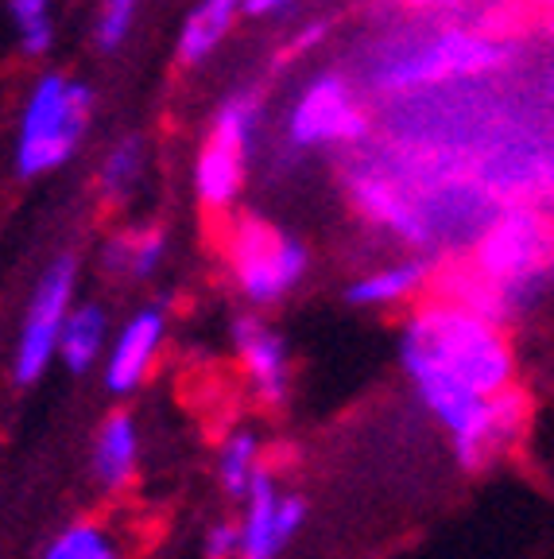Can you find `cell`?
I'll return each mask as SVG.
<instances>
[{
	"mask_svg": "<svg viewBox=\"0 0 554 559\" xmlns=\"http://www.w3.org/2000/svg\"><path fill=\"white\" fill-rule=\"evenodd\" d=\"M113 338V323H109V311L94 299H79L70 307L67 323H62V338H59V354L55 358L67 366V373L86 377L94 366L105 361V349Z\"/></svg>",
	"mask_w": 554,
	"mask_h": 559,
	"instance_id": "obj_13",
	"label": "cell"
},
{
	"mask_svg": "<svg viewBox=\"0 0 554 559\" xmlns=\"http://www.w3.org/2000/svg\"><path fill=\"white\" fill-rule=\"evenodd\" d=\"M136 9H140V0H101L97 24H94V39L101 51H117V47L129 39L132 24H136Z\"/></svg>",
	"mask_w": 554,
	"mask_h": 559,
	"instance_id": "obj_22",
	"label": "cell"
},
{
	"mask_svg": "<svg viewBox=\"0 0 554 559\" xmlns=\"http://www.w3.org/2000/svg\"><path fill=\"white\" fill-rule=\"evenodd\" d=\"M39 559H132L129 540L113 521L105 516H79L62 524L59 533L47 540Z\"/></svg>",
	"mask_w": 554,
	"mask_h": 559,
	"instance_id": "obj_17",
	"label": "cell"
},
{
	"mask_svg": "<svg viewBox=\"0 0 554 559\" xmlns=\"http://www.w3.org/2000/svg\"><path fill=\"white\" fill-rule=\"evenodd\" d=\"M369 132L361 102L338 70H322L306 82L287 114V140L294 148H322V144H353Z\"/></svg>",
	"mask_w": 554,
	"mask_h": 559,
	"instance_id": "obj_6",
	"label": "cell"
},
{
	"mask_svg": "<svg viewBox=\"0 0 554 559\" xmlns=\"http://www.w3.org/2000/svg\"><path fill=\"white\" fill-rule=\"evenodd\" d=\"M535 4H539V9H546V12L554 9V0H535Z\"/></svg>",
	"mask_w": 554,
	"mask_h": 559,
	"instance_id": "obj_29",
	"label": "cell"
},
{
	"mask_svg": "<svg viewBox=\"0 0 554 559\" xmlns=\"http://www.w3.org/2000/svg\"><path fill=\"white\" fill-rule=\"evenodd\" d=\"M214 474H217V486L226 489L229 498L244 501L252 493V486H256L264 474H272L264 439L252 428L226 431L221 443H217V454H214Z\"/></svg>",
	"mask_w": 554,
	"mask_h": 559,
	"instance_id": "obj_14",
	"label": "cell"
},
{
	"mask_svg": "<svg viewBox=\"0 0 554 559\" xmlns=\"http://www.w3.org/2000/svg\"><path fill=\"white\" fill-rule=\"evenodd\" d=\"M229 338H233V358L241 366L244 381H249L252 396L264 404V408H284L287 396H291V349L287 338L276 326L256 311H244L229 326Z\"/></svg>",
	"mask_w": 554,
	"mask_h": 559,
	"instance_id": "obj_9",
	"label": "cell"
},
{
	"mask_svg": "<svg viewBox=\"0 0 554 559\" xmlns=\"http://www.w3.org/2000/svg\"><path fill=\"white\" fill-rule=\"evenodd\" d=\"M167 342V307L147 304L132 311L109 338L101 361V384L105 393L132 396L147 384V377L156 373V361L164 354Z\"/></svg>",
	"mask_w": 554,
	"mask_h": 559,
	"instance_id": "obj_8",
	"label": "cell"
},
{
	"mask_svg": "<svg viewBox=\"0 0 554 559\" xmlns=\"http://www.w3.org/2000/svg\"><path fill=\"white\" fill-rule=\"evenodd\" d=\"M434 280V269L423 257H404V261L381 264V269L361 272L346 284V304L353 307H396L416 304Z\"/></svg>",
	"mask_w": 554,
	"mask_h": 559,
	"instance_id": "obj_12",
	"label": "cell"
},
{
	"mask_svg": "<svg viewBox=\"0 0 554 559\" xmlns=\"http://www.w3.org/2000/svg\"><path fill=\"white\" fill-rule=\"evenodd\" d=\"M241 4L244 0H198V4L186 12V20H182L174 59H179L182 67H202V62L217 51V44L229 35Z\"/></svg>",
	"mask_w": 554,
	"mask_h": 559,
	"instance_id": "obj_18",
	"label": "cell"
},
{
	"mask_svg": "<svg viewBox=\"0 0 554 559\" xmlns=\"http://www.w3.org/2000/svg\"><path fill=\"white\" fill-rule=\"evenodd\" d=\"M229 276L249 307H276L303 284L311 253L299 237L284 234L272 222L244 218L233 226L226 245Z\"/></svg>",
	"mask_w": 554,
	"mask_h": 559,
	"instance_id": "obj_3",
	"label": "cell"
},
{
	"mask_svg": "<svg viewBox=\"0 0 554 559\" xmlns=\"http://www.w3.org/2000/svg\"><path fill=\"white\" fill-rule=\"evenodd\" d=\"M94 109L97 97L86 82L67 79L59 70L39 74L20 109L16 171L24 179H39V175H51L62 164H70L86 140Z\"/></svg>",
	"mask_w": 554,
	"mask_h": 559,
	"instance_id": "obj_2",
	"label": "cell"
},
{
	"mask_svg": "<svg viewBox=\"0 0 554 559\" xmlns=\"http://www.w3.org/2000/svg\"><path fill=\"white\" fill-rule=\"evenodd\" d=\"M256 129H261V97L252 94V90H241V94H233V97L221 102L209 136L221 140V144H229V148L249 152L252 140H256Z\"/></svg>",
	"mask_w": 554,
	"mask_h": 559,
	"instance_id": "obj_21",
	"label": "cell"
},
{
	"mask_svg": "<svg viewBox=\"0 0 554 559\" xmlns=\"http://www.w3.org/2000/svg\"><path fill=\"white\" fill-rule=\"evenodd\" d=\"M306 524V501L287 489L276 474H264L252 493L241 501L237 533H241V559H279L294 544Z\"/></svg>",
	"mask_w": 554,
	"mask_h": 559,
	"instance_id": "obj_7",
	"label": "cell"
},
{
	"mask_svg": "<svg viewBox=\"0 0 554 559\" xmlns=\"http://www.w3.org/2000/svg\"><path fill=\"white\" fill-rule=\"evenodd\" d=\"M399 366L466 471H485L528 431L531 404L516 389V349L493 319L442 296L423 299L399 331Z\"/></svg>",
	"mask_w": 554,
	"mask_h": 559,
	"instance_id": "obj_1",
	"label": "cell"
},
{
	"mask_svg": "<svg viewBox=\"0 0 554 559\" xmlns=\"http://www.w3.org/2000/svg\"><path fill=\"white\" fill-rule=\"evenodd\" d=\"M508 55L511 47L504 39H489L485 32H458V27H450V32L434 35L426 44L392 59L376 74V82L384 90H411V86H434V82H450V79H477V74H489V70L504 67Z\"/></svg>",
	"mask_w": 554,
	"mask_h": 559,
	"instance_id": "obj_5",
	"label": "cell"
},
{
	"mask_svg": "<svg viewBox=\"0 0 554 559\" xmlns=\"http://www.w3.org/2000/svg\"><path fill=\"white\" fill-rule=\"evenodd\" d=\"M244 159H249V152L229 148L214 136L202 144L198 159H194V194L202 206L221 210V214L233 206L244 187Z\"/></svg>",
	"mask_w": 554,
	"mask_h": 559,
	"instance_id": "obj_15",
	"label": "cell"
},
{
	"mask_svg": "<svg viewBox=\"0 0 554 559\" xmlns=\"http://www.w3.org/2000/svg\"><path fill=\"white\" fill-rule=\"evenodd\" d=\"M326 32H329L326 20H314V24H306L303 32L294 35L291 44H287V51H284V55H287V59H303L306 51H314V47H318L322 39H326Z\"/></svg>",
	"mask_w": 554,
	"mask_h": 559,
	"instance_id": "obj_24",
	"label": "cell"
},
{
	"mask_svg": "<svg viewBox=\"0 0 554 559\" xmlns=\"http://www.w3.org/2000/svg\"><path fill=\"white\" fill-rule=\"evenodd\" d=\"M349 199H353V206L361 210V218H369L373 226L388 229V234L399 237V241L416 245V249H426V245L434 241V234L423 222V214H419V210L399 194L396 183L381 179L376 171L353 175V179H349Z\"/></svg>",
	"mask_w": 554,
	"mask_h": 559,
	"instance_id": "obj_11",
	"label": "cell"
},
{
	"mask_svg": "<svg viewBox=\"0 0 554 559\" xmlns=\"http://www.w3.org/2000/svg\"><path fill=\"white\" fill-rule=\"evenodd\" d=\"M140 179H144V140L129 132L105 152L101 171H97V191L105 202H129Z\"/></svg>",
	"mask_w": 554,
	"mask_h": 559,
	"instance_id": "obj_19",
	"label": "cell"
},
{
	"mask_svg": "<svg viewBox=\"0 0 554 559\" xmlns=\"http://www.w3.org/2000/svg\"><path fill=\"white\" fill-rule=\"evenodd\" d=\"M140 424L129 408H113L101 416L89 439V474L105 493H124L140 474Z\"/></svg>",
	"mask_w": 554,
	"mask_h": 559,
	"instance_id": "obj_10",
	"label": "cell"
},
{
	"mask_svg": "<svg viewBox=\"0 0 554 559\" xmlns=\"http://www.w3.org/2000/svg\"><path fill=\"white\" fill-rule=\"evenodd\" d=\"M291 0H244L241 12L244 16H272V12H284Z\"/></svg>",
	"mask_w": 554,
	"mask_h": 559,
	"instance_id": "obj_25",
	"label": "cell"
},
{
	"mask_svg": "<svg viewBox=\"0 0 554 559\" xmlns=\"http://www.w3.org/2000/svg\"><path fill=\"white\" fill-rule=\"evenodd\" d=\"M399 4H408V9H458L466 0H399Z\"/></svg>",
	"mask_w": 554,
	"mask_h": 559,
	"instance_id": "obj_26",
	"label": "cell"
},
{
	"mask_svg": "<svg viewBox=\"0 0 554 559\" xmlns=\"http://www.w3.org/2000/svg\"><path fill=\"white\" fill-rule=\"evenodd\" d=\"M202 551L206 559H241V533L237 521H214L202 536Z\"/></svg>",
	"mask_w": 554,
	"mask_h": 559,
	"instance_id": "obj_23",
	"label": "cell"
},
{
	"mask_svg": "<svg viewBox=\"0 0 554 559\" xmlns=\"http://www.w3.org/2000/svg\"><path fill=\"white\" fill-rule=\"evenodd\" d=\"M74 304H79V257L62 253L39 272L32 299H27L16 354H12V377H16V384H35L51 369L55 354H59L62 323H67V314Z\"/></svg>",
	"mask_w": 554,
	"mask_h": 559,
	"instance_id": "obj_4",
	"label": "cell"
},
{
	"mask_svg": "<svg viewBox=\"0 0 554 559\" xmlns=\"http://www.w3.org/2000/svg\"><path fill=\"white\" fill-rule=\"evenodd\" d=\"M9 20L16 27L24 59H47L55 47V16L51 0H4Z\"/></svg>",
	"mask_w": 554,
	"mask_h": 559,
	"instance_id": "obj_20",
	"label": "cell"
},
{
	"mask_svg": "<svg viewBox=\"0 0 554 559\" xmlns=\"http://www.w3.org/2000/svg\"><path fill=\"white\" fill-rule=\"evenodd\" d=\"M167 253V234L159 226H136L121 229L105 241L101 249V272L109 280H147L156 276Z\"/></svg>",
	"mask_w": 554,
	"mask_h": 559,
	"instance_id": "obj_16",
	"label": "cell"
},
{
	"mask_svg": "<svg viewBox=\"0 0 554 559\" xmlns=\"http://www.w3.org/2000/svg\"><path fill=\"white\" fill-rule=\"evenodd\" d=\"M546 35H551V39H554V9L546 12Z\"/></svg>",
	"mask_w": 554,
	"mask_h": 559,
	"instance_id": "obj_28",
	"label": "cell"
},
{
	"mask_svg": "<svg viewBox=\"0 0 554 559\" xmlns=\"http://www.w3.org/2000/svg\"><path fill=\"white\" fill-rule=\"evenodd\" d=\"M546 90L554 94V55H551V62H546Z\"/></svg>",
	"mask_w": 554,
	"mask_h": 559,
	"instance_id": "obj_27",
	"label": "cell"
}]
</instances>
